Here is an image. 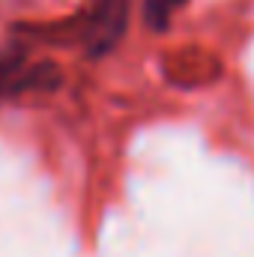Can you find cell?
Wrapping results in <instances>:
<instances>
[{"mask_svg": "<svg viewBox=\"0 0 254 257\" xmlns=\"http://www.w3.org/2000/svg\"><path fill=\"white\" fill-rule=\"evenodd\" d=\"M129 0H90V6L75 18L72 36L93 54L102 57L126 33Z\"/></svg>", "mask_w": 254, "mask_h": 257, "instance_id": "cell-1", "label": "cell"}, {"mask_svg": "<svg viewBox=\"0 0 254 257\" xmlns=\"http://www.w3.org/2000/svg\"><path fill=\"white\" fill-rule=\"evenodd\" d=\"M60 72L51 63H27L24 54H0V99H12L30 90H54Z\"/></svg>", "mask_w": 254, "mask_h": 257, "instance_id": "cell-2", "label": "cell"}, {"mask_svg": "<svg viewBox=\"0 0 254 257\" xmlns=\"http://www.w3.org/2000/svg\"><path fill=\"white\" fill-rule=\"evenodd\" d=\"M186 3H189V0H144V18H147L150 30H156V33L168 30L174 12L183 9Z\"/></svg>", "mask_w": 254, "mask_h": 257, "instance_id": "cell-3", "label": "cell"}]
</instances>
